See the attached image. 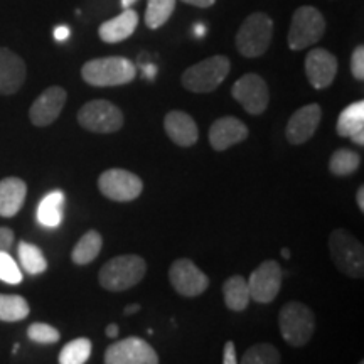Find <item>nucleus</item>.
Here are the masks:
<instances>
[{
	"label": "nucleus",
	"mask_w": 364,
	"mask_h": 364,
	"mask_svg": "<svg viewBox=\"0 0 364 364\" xmlns=\"http://www.w3.org/2000/svg\"><path fill=\"white\" fill-rule=\"evenodd\" d=\"M136 26H139V14L134 9H124L120 16L103 22L98 27V36L103 43L118 44L122 41L129 39L135 33Z\"/></svg>",
	"instance_id": "20"
},
{
	"label": "nucleus",
	"mask_w": 364,
	"mask_h": 364,
	"mask_svg": "<svg viewBox=\"0 0 364 364\" xmlns=\"http://www.w3.org/2000/svg\"><path fill=\"white\" fill-rule=\"evenodd\" d=\"M91 356V341L78 338L68 343L59 353V364H85Z\"/></svg>",
	"instance_id": "30"
},
{
	"label": "nucleus",
	"mask_w": 364,
	"mask_h": 364,
	"mask_svg": "<svg viewBox=\"0 0 364 364\" xmlns=\"http://www.w3.org/2000/svg\"><path fill=\"white\" fill-rule=\"evenodd\" d=\"M231 71L230 58L216 54L208 59H203L198 65L191 66L182 73V86L191 93H211L220 88V85L228 78Z\"/></svg>",
	"instance_id": "4"
},
{
	"label": "nucleus",
	"mask_w": 364,
	"mask_h": 364,
	"mask_svg": "<svg viewBox=\"0 0 364 364\" xmlns=\"http://www.w3.org/2000/svg\"><path fill=\"white\" fill-rule=\"evenodd\" d=\"M0 280L17 285L22 282V272L9 252H0Z\"/></svg>",
	"instance_id": "33"
},
{
	"label": "nucleus",
	"mask_w": 364,
	"mask_h": 364,
	"mask_svg": "<svg viewBox=\"0 0 364 364\" xmlns=\"http://www.w3.org/2000/svg\"><path fill=\"white\" fill-rule=\"evenodd\" d=\"M31 307L27 300L21 295L0 294V321L19 322L29 316Z\"/></svg>",
	"instance_id": "26"
},
{
	"label": "nucleus",
	"mask_w": 364,
	"mask_h": 364,
	"mask_svg": "<svg viewBox=\"0 0 364 364\" xmlns=\"http://www.w3.org/2000/svg\"><path fill=\"white\" fill-rule=\"evenodd\" d=\"M194 33H196V36H198V38H204V36H206V27H204L203 24H196Z\"/></svg>",
	"instance_id": "43"
},
{
	"label": "nucleus",
	"mask_w": 364,
	"mask_h": 364,
	"mask_svg": "<svg viewBox=\"0 0 364 364\" xmlns=\"http://www.w3.org/2000/svg\"><path fill=\"white\" fill-rule=\"evenodd\" d=\"M361 166V156L351 149H338L329 161L331 174L338 177L351 176Z\"/></svg>",
	"instance_id": "29"
},
{
	"label": "nucleus",
	"mask_w": 364,
	"mask_h": 364,
	"mask_svg": "<svg viewBox=\"0 0 364 364\" xmlns=\"http://www.w3.org/2000/svg\"><path fill=\"white\" fill-rule=\"evenodd\" d=\"M290 255L292 253H290L289 248H282V257L287 258V260H290Z\"/></svg>",
	"instance_id": "46"
},
{
	"label": "nucleus",
	"mask_w": 364,
	"mask_h": 364,
	"mask_svg": "<svg viewBox=\"0 0 364 364\" xmlns=\"http://www.w3.org/2000/svg\"><path fill=\"white\" fill-rule=\"evenodd\" d=\"M147 272V263L139 255H120L100 268L98 282L108 292H124L139 285Z\"/></svg>",
	"instance_id": "2"
},
{
	"label": "nucleus",
	"mask_w": 364,
	"mask_h": 364,
	"mask_svg": "<svg viewBox=\"0 0 364 364\" xmlns=\"http://www.w3.org/2000/svg\"><path fill=\"white\" fill-rule=\"evenodd\" d=\"M223 297H225V304L230 311L241 312L248 307L250 304V290L247 279L241 275L230 277L225 284H223Z\"/></svg>",
	"instance_id": "22"
},
{
	"label": "nucleus",
	"mask_w": 364,
	"mask_h": 364,
	"mask_svg": "<svg viewBox=\"0 0 364 364\" xmlns=\"http://www.w3.org/2000/svg\"><path fill=\"white\" fill-rule=\"evenodd\" d=\"M359 364H364V361H359Z\"/></svg>",
	"instance_id": "47"
},
{
	"label": "nucleus",
	"mask_w": 364,
	"mask_h": 364,
	"mask_svg": "<svg viewBox=\"0 0 364 364\" xmlns=\"http://www.w3.org/2000/svg\"><path fill=\"white\" fill-rule=\"evenodd\" d=\"M248 127L236 117L218 118L209 129V144L216 152H225L236 144L248 139Z\"/></svg>",
	"instance_id": "17"
},
{
	"label": "nucleus",
	"mask_w": 364,
	"mask_h": 364,
	"mask_svg": "<svg viewBox=\"0 0 364 364\" xmlns=\"http://www.w3.org/2000/svg\"><path fill=\"white\" fill-rule=\"evenodd\" d=\"M240 364H280V353L273 344L258 343L247 349Z\"/></svg>",
	"instance_id": "31"
},
{
	"label": "nucleus",
	"mask_w": 364,
	"mask_h": 364,
	"mask_svg": "<svg viewBox=\"0 0 364 364\" xmlns=\"http://www.w3.org/2000/svg\"><path fill=\"white\" fill-rule=\"evenodd\" d=\"M177 0H147L145 9V24L149 29L156 31L171 19L176 11Z\"/></svg>",
	"instance_id": "28"
},
{
	"label": "nucleus",
	"mask_w": 364,
	"mask_h": 364,
	"mask_svg": "<svg viewBox=\"0 0 364 364\" xmlns=\"http://www.w3.org/2000/svg\"><path fill=\"white\" fill-rule=\"evenodd\" d=\"M356 203H358L359 211L364 213V186H359V189L356 193Z\"/></svg>",
	"instance_id": "39"
},
{
	"label": "nucleus",
	"mask_w": 364,
	"mask_h": 364,
	"mask_svg": "<svg viewBox=\"0 0 364 364\" xmlns=\"http://www.w3.org/2000/svg\"><path fill=\"white\" fill-rule=\"evenodd\" d=\"M329 253L341 273L351 279L364 277V247L344 228H338L329 236Z\"/></svg>",
	"instance_id": "6"
},
{
	"label": "nucleus",
	"mask_w": 364,
	"mask_h": 364,
	"mask_svg": "<svg viewBox=\"0 0 364 364\" xmlns=\"http://www.w3.org/2000/svg\"><path fill=\"white\" fill-rule=\"evenodd\" d=\"M284 270L275 260H265L260 263L247 280L250 299L257 304H270L280 294Z\"/></svg>",
	"instance_id": "11"
},
{
	"label": "nucleus",
	"mask_w": 364,
	"mask_h": 364,
	"mask_svg": "<svg viewBox=\"0 0 364 364\" xmlns=\"http://www.w3.org/2000/svg\"><path fill=\"white\" fill-rule=\"evenodd\" d=\"M98 189L112 201L130 203L142 194L144 182L130 171L108 169L98 177Z\"/></svg>",
	"instance_id": "9"
},
{
	"label": "nucleus",
	"mask_w": 364,
	"mask_h": 364,
	"mask_svg": "<svg viewBox=\"0 0 364 364\" xmlns=\"http://www.w3.org/2000/svg\"><path fill=\"white\" fill-rule=\"evenodd\" d=\"M359 130H364V102H354L346 107L336 124V132L339 136L349 139Z\"/></svg>",
	"instance_id": "25"
},
{
	"label": "nucleus",
	"mask_w": 364,
	"mask_h": 364,
	"mask_svg": "<svg viewBox=\"0 0 364 364\" xmlns=\"http://www.w3.org/2000/svg\"><path fill=\"white\" fill-rule=\"evenodd\" d=\"M339 63L334 54L327 49L316 48L309 51L306 56V75L309 83L316 90H326L334 83L336 75H338Z\"/></svg>",
	"instance_id": "15"
},
{
	"label": "nucleus",
	"mask_w": 364,
	"mask_h": 364,
	"mask_svg": "<svg viewBox=\"0 0 364 364\" xmlns=\"http://www.w3.org/2000/svg\"><path fill=\"white\" fill-rule=\"evenodd\" d=\"M27 76L24 59L11 49L0 48V95H16Z\"/></svg>",
	"instance_id": "18"
},
{
	"label": "nucleus",
	"mask_w": 364,
	"mask_h": 364,
	"mask_svg": "<svg viewBox=\"0 0 364 364\" xmlns=\"http://www.w3.org/2000/svg\"><path fill=\"white\" fill-rule=\"evenodd\" d=\"M54 39L58 41V43H65V41L70 39L71 36V29L68 26H56L54 27Z\"/></svg>",
	"instance_id": "37"
},
{
	"label": "nucleus",
	"mask_w": 364,
	"mask_h": 364,
	"mask_svg": "<svg viewBox=\"0 0 364 364\" xmlns=\"http://www.w3.org/2000/svg\"><path fill=\"white\" fill-rule=\"evenodd\" d=\"M81 78L85 83L97 88L129 85L136 78V66L124 56L95 58L81 68Z\"/></svg>",
	"instance_id": "1"
},
{
	"label": "nucleus",
	"mask_w": 364,
	"mask_h": 364,
	"mask_svg": "<svg viewBox=\"0 0 364 364\" xmlns=\"http://www.w3.org/2000/svg\"><path fill=\"white\" fill-rule=\"evenodd\" d=\"M279 326L287 344L302 348L312 339L316 331V314L306 304L292 300L280 309Z\"/></svg>",
	"instance_id": "5"
},
{
	"label": "nucleus",
	"mask_w": 364,
	"mask_h": 364,
	"mask_svg": "<svg viewBox=\"0 0 364 364\" xmlns=\"http://www.w3.org/2000/svg\"><path fill=\"white\" fill-rule=\"evenodd\" d=\"M124 122V112L108 100H91L78 112V124L91 134H115Z\"/></svg>",
	"instance_id": "8"
},
{
	"label": "nucleus",
	"mask_w": 364,
	"mask_h": 364,
	"mask_svg": "<svg viewBox=\"0 0 364 364\" xmlns=\"http://www.w3.org/2000/svg\"><path fill=\"white\" fill-rule=\"evenodd\" d=\"M181 2L189 4V6H194L198 9H209L216 4V0H181Z\"/></svg>",
	"instance_id": "38"
},
{
	"label": "nucleus",
	"mask_w": 364,
	"mask_h": 364,
	"mask_svg": "<svg viewBox=\"0 0 364 364\" xmlns=\"http://www.w3.org/2000/svg\"><path fill=\"white\" fill-rule=\"evenodd\" d=\"M14 240H16V236H14L11 228L0 226V252H9L12 248Z\"/></svg>",
	"instance_id": "35"
},
{
	"label": "nucleus",
	"mask_w": 364,
	"mask_h": 364,
	"mask_svg": "<svg viewBox=\"0 0 364 364\" xmlns=\"http://www.w3.org/2000/svg\"><path fill=\"white\" fill-rule=\"evenodd\" d=\"M156 75H157L156 66H145V76H147L149 80H152Z\"/></svg>",
	"instance_id": "44"
},
{
	"label": "nucleus",
	"mask_w": 364,
	"mask_h": 364,
	"mask_svg": "<svg viewBox=\"0 0 364 364\" xmlns=\"http://www.w3.org/2000/svg\"><path fill=\"white\" fill-rule=\"evenodd\" d=\"M27 338L38 344H56L61 339V334L56 327L44 324V322H34L27 327Z\"/></svg>",
	"instance_id": "32"
},
{
	"label": "nucleus",
	"mask_w": 364,
	"mask_h": 364,
	"mask_svg": "<svg viewBox=\"0 0 364 364\" xmlns=\"http://www.w3.org/2000/svg\"><path fill=\"white\" fill-rule=\"evenodd\" d=\"M169 280L182 297H198L206 292L209 279L201 268L189 258H177L169 268Z\"/></svg>",
	"instance_id": "13"
},
{
	"label": "nucleus",
	"mask_w": 364,
	"mask_h": 364,
	"mask_svg": "<svg viewBox=\"0 0 364 364\" xmlns=\"http://www.w3.org/2000/svg\"><path fill=\"white\" fill-rule=\"evenodd\" d=\"M326 34V19L316 7L302 6L294 12L289 29V48L302 51L317 44Z\"/></svg>",
	"instance_id": "7"
},
{
	"label": "nucleus",
	"mask_w": 364,
	"mask_h": 364,
	"mask_svg": "<svg viewBox=\"0 0 364 364\" xmlns=\"http://www.w3.org/2000/svg\"><path fill=\"white\" fill-rule=\"evenodd\" d=\"M349 139L353 140V144H356V145H359V147H363V145H364V130L356 132V134L349 136Z\"/></svg>",
	"instance_id": "40"
},
{
	"label": "nucleus",
	"mask_w": 364,
	"mask_h": 364,
	"mask_svg": "<svg viewBox=\"0 0 364 364\" xmlns=\"http://www.w3.org/2000/svg\"><path fill=\"white\" fill-rule=\"evenodd\" d=\"M351 73L354 80L363 81L364 80V46L359 44L353 51L351 56Z\"/></svg>",
	"instance_id": "34"
},
{
	"label": "nucleus",
	"mask_w": 364,
	"mask_h": 364,
	"mask_svg": "<svg viewBox=\"0 0 364 364\" xmlns=\"http://www.w3.org/2000/svg\"><path fill=\"white\" fill-rule=\"evenodd\" d=\"M105 364H159V354L147 341L127 338L108 346Z\"/></svg>",
	"instance_id": "12"
},
{
	"label": "nucleus",
	"mask_w": 364,
	"mask_h": 364,
	"mask_svg": "<svg viewBox=\"0 0 364 364\" xmlns=\"http://www.w3.org/2000/svg\"><path fill=\"white\" fill-rule=\"evenodd\" d=\"M164 130L179 147H193L199 139V130L189 113L172 110L164 118Z\"/></svg>",
	"instance_id": "19"
},
{
	"label": "nucleus",
	"mask_w": 364,
	"mask_h": 364,
	"mask_svg": "<svg viewBox=\"0 0 364 364\" xmlns=\"http://www.w3.org/2000/svg\"><path fill=\"white\" fill-rule=\"evenodd\" d=\"M68 93L61 86H49L29 108V120L36 127H49L58 120L65 108Z\"/></svg>",
	"instance_id": "14"
},
{
	"label": "nucleus",
	"mask_w": 364,
	"mask_h": 364,
	"mask_svg": "<svg viewBox=\"0 0 364 364\" xmlns=\"http://www.w3.org/2000/svg\"><path fill=\"white\" fill-rule=\"evenodd\" d=\"M273 31H275V24L268 14H250L236 33V49L245 58H260L270 48Z\"/></svg>",
	"instance_id": "3"
},
{
	"label": "nucleus",
	"mask_w": 364,
	"mask_h": 364,
	"mask_svg": "<svg viewBox=\"0 0 364 364\" xmlns=\"http://www.w3.org/2000/svg\"><path fill=\"white\" fill-rule=\"evenodd\" d=\"M322 108L321 105L311 103L306 107L299 108L297 112L290 117L289 124L285 129V136L292 145H302L312 139L321 124Z\"/></svg>",
	"instance_id": "16"
},
{
	"label": "nucleus",
	"mask_w": 364,
	"mask_h": 364,
	"mask_svg": "<svg viewBox=\"0 0 364 364\" xmlns=\"http://www.w3.org/2000/svg\"><path fill=\"white\" fill-rule=\"evenodd\" d=\"M231 97L238 102L250 115H262L270 103V90L267 81L257 73H247L231 88Z\"/></svg>",
	"instance_id": "10"
},
{
	"label": "nucleus",
	"mask_w": 364,
	"mask_h": 364,
	"mask_svg": "<svg viewBox=\"0 0 364 364\" xmlns=\"http://www.w3.org/2000/svg\"><path fill=\"white\" fill-rule=\"evenodd\" d=\"M223 364H238V356H236V346L233 341H228L223 349Z\"/></svg>",
	"instance_id": "36"
},
{
	"label": "nucleus",
	"mask_w": 364,
	"mask_h": 364,
	"mask_svg": "<svg viewBox=\"0 0 364 364\" xmlns=\"http://www.w3.org/2000/svg\"><path fill=\"white\" fill-rule=\"evenodd\" d=\"M17 255H19L22 270L26 273L39 275V273L46 272V268H48V262H46L44 253L33 243L19 241V245H17Z\"/></svg>",
	"instance_id": "27"
},
{
	"label": "nucleus",
	"mask_w": 364,
	"mask_h": 364,
	"mask_svg": "<svg viewBox=\"0 0 364 364\" xmlns=\"http://www.w3.org/2000/svg\"><path fill=\"white\" fill-rule=\"evenodd\" d=\"M135 2H136V0H122L120 4H122V7H124V9H130Z\"/></svg>",
	"instance_id": "45"
},
{
	"label": "nucleus",
	"mask_w": 364,
	"mask_h": 364,
	"mask_svg": "<svg viewBox=\"0 0 364 364\" xmlns=\"http://www.w3.org/2000/svg\"><path fill=\"white\" fill-rule=\"evenodd\" d=\"M139 311H140L139 304H132V306H127L124 309V314H125V316H134V314H136Z\"/></svg>",
	"instance_id": "42"
},
{
	"label": "nucleus",
	"mask_w": 364,
	"mask_h": 364,
	"mask_svg": "<svg viewBox=\"0 0 364 364\" xmlns=\"http://www.w3.org/2000/svg\"><path fill=\"white\" fill-rule=\"evenodd\" d=\"M103 248V238L97 230H90L81 236L78 243L71 252V260L76 265H88L97 260V257Z\"/></svg>",
	"instance_id": "23"
},
{
	"label": "nucleus",
	"mask_w": 364,
	"mask_h": 364,
	"mask_svg": "<svg viewBox=\"0 0 364 364\" xmlns=\"http://www.w3.org/2000/svg\"><path fill=\"white\" fill-rule=\"evenodd\" d=\"M63 206H65V194L63 191H53L41 201L38 208V220L41 225L56 228L63 221Z\"/></svg>",
	"instance_id": "24"
},
{
	"label": "nucleus",
	"mask_w": 364,
	"mask_h": 364,
	"mask_svg": "<svg viewBox=\"0 0 364 364\" xmlns=\"http://www.w3.org/2000/svg\"><path fill=\"white\" fill-rule=\"evenodd\" d=\"M27 184L19 177H6L0 181V216L14 218L26 203Z\"/></svg>",
	"instance_id": "21"
},
{
	"label": "nucleus",
	"mask_w": 364,
	"mask_h": 364,
	"mask_svg": "<svg viewBox=\"0 0 364 364\" xmlns=\"http://www.w3.org/2000/svg\"><path fill=\"white\" fill-rule=\"evenodd\" d=\"M118 332H120V329H118V326L117 324H110V326L107 327V331H105V334H107L110 339H115L117 336H118Z\"/></svg>",
	"instance_id": "41"
}]
</instances>
